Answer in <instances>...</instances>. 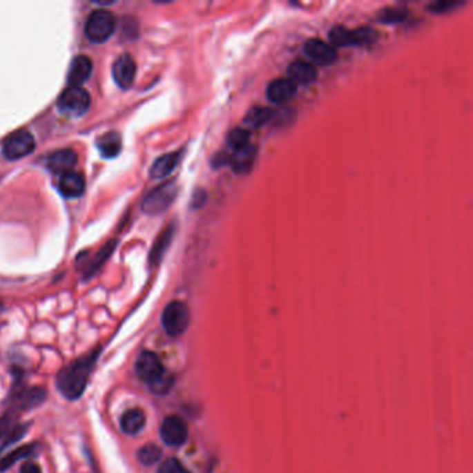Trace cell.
<instances>
[{
    "label": "cell",
    "instance_id": "1",
    "mask_svg": "<svg viewBox=\"0 0 473 473\" xmlns=\"http://www.w3.org/2000/svg\"><path fill=\"white\" fill-rule=\"evenodd\" d=\"M97 354L99 351L89 354L85 358L77 360L59 374L56 385L66 398L77 400L82 396V393L86 389L88 379L90 376V371L93 368Z\"/></svg>",
    "mask_w": 473,
    "mask_h": 473
},
{
    "label": "cell",
    "instance_id": "2",
    "mask_svg": "<svg viewBox=\"0 0 473 473\" xmlns=\"http://www.w3.org/2000/svg\"><path fill=\"white\" fill-rule=\"evenodd\" d=\"M115 26L117 21L113 13L97 9L86 20L85 35L93 44H103L114 34Z\"/></svg>",
    "mask_w": 473,
    "mask_h": 473
},
{
    "label": "cell",
    "instance_id": "3",
    "mask_svg": "<svg viewBox=\"0 0 473 473\" xmlns=\"http://www.w3.org/2000/svg\"><path fill=\"white\" fill-rule=\"evenodd\" d=\"M163 327L170 336L182 335L191 322V312L185 302L173 301L170 302L163 312Z\"/></svg>",
    "mask_w": 473,
    "mask_h": 473
},
{
    "label": "cell",
    "instance_id": "4",
    "mask_svg": "<svg viewBox=\"0 0 473 473\" xmlns=\"http://www.w3.org/2000/svg\"><path fill=\"white\" fill-rule=\"evenodd\" d=\"M178 188L174 181H170L159 188H155L153 192H150L144 200H143V211L150 215L162 214L166 211L177 197Z\"/></svg>",
    "mask_w": 473,
    "mask_h": 473
},
{
    "label": "cell",
    "instance_id": "5",
    "mask_svg": "<svg viewBox=\"0 0 473 473\" xmlns=\"http://www.w3.org/2000/svg\"><path fill=\"white\" fill-rule=\"evenodd\" d=\"M57 106L60 111L68 115H81L90 106L89 93L81 86H68L59 97Z\"/></svg>",
    "mask_w": 473,
    "mask_h": 473
},
{
    "label": "cell",
    "instance_id": "6",
    "mask_svg": "<svg viewBox=\"0 0 473 473\" xmlns=\"http://www.w3.org/2000/svg\"><path fill=\"white\" fill-rule=\"evenodd\" d=\"M135 372L140 380L147 383L148 386L154 383L157 379L162 378L167 371L162 364L159 356L153 351H143L136 361Z\"/></svg>",
    "mask_w": 473,
    "mask_h": 473
},
{
    "label": "cell",
    "instance_id": "7",
    "mask_svg": "<svg viewBox=\"0 0 473 473\" xmlns=\"http://www.w3.org/2000/svg\"><path fill=\"white\" fill-rule=\"evenodd\" d=\"M35 148V139L28 131H20L10 136L3 144V154L8 160H20Z\"/></svg>",
    "mask_w": 473,
    "mask_h": 473
},
{
    "label": "cell",
    "instance_id": "8",
    "mask_svg": "<svg viewBox=\"0 0 473 473\" xmlns=\"http://www.w3.org/2000/svg\"><path fill=\"white\" fill-rule=\"evenodd\" d=\"M160 436L167 445L180 447L188 438V426L181 416L170 415L162 423Z\"/></svg>",
    "mask_w": 473,
    "mask_h": 473
},
{
    "label": "cell",
    "instance_id": "9",
    "mask_svg": "<svg viewBox=\"0 0 473 473\" xmlns=\"http://www.w3.org/2000/svg\"><path fill=\"white\" fill-rule=\"evenodd\" d=\"M304 53L320 66H331L338 60V52L331 45L321 39H309L304 45Z\"/></svg>",
    "mask_w": 473,
    "mask_h": 473
},
{
    "label": "cell",
    "instance_id": "10",
    "mask_svg": "<svg viewBox=\"0 0 473 473\" xmlns=\"http://www.w3.org/2000/svg\"><path fill=\"white\" fill-rule=\"evenodd\" d=\"M136 77V64L129 55L119 56L113 66V78L121 89L132 86Z\"/></svg>",
    "mask_w": 473,
    "mask_h": 473
},
{
    "label": "cell",
    "instance_id": "11",
    "mask_svg": "<svg viewBox=\"0 0 473 473\" xmlns=\"http://www.w3.org/2000/svg\"><path fill=\"white\" fill-rule=\"evenodd\" d=\"M77 153L71 148H61L55 153H52L48 157L46 167L53 174H66L68 171H73V167L77 164Z\"/></svg>",
    "mask_w": 473,
    "mask_h": 473
},
{
    "label": "cell",
    "instance_id": "12",
    "mask_svg": "<svg viewBox=\"0 0 473 473\" xmlns=\"http://www.w3.org/2000/svg\"><path fill=\"white\" fill-rule=\"evenodd\" d=\"M85 178L77 171H68L60 177L59 191L67 199L79 197L85 192Z\"/></svg>",
    "mask_w": 473,
    "mask_h": 473
},
{
    "label": "cell",
    "instance_id": "13",
    "mask_svg": "<svg viewBox=\"0 0 473 473\" xmlns=\"http://www.w3.org/2000/svg\"><path fill=\"white\" fill-rule=\"evenodd\" d=\"M92 60L86 56H77L70 67L67 81L70 86H81L92 74Z\"/></svg>",
    "mask_w": 473,
    "mask_h": 473
},
{
    "label": "cell",
    "instance_id": "14",
    "mask_svg": "<svg viewBox=\"0 0 473 473\" xmlns=\"http://www.w3.org/2000/svg\"><path fill=\"white\" fill-rule=\"evenodd\" d=\"M181 160V153H170L164 154L157 159L151 168H150V177L153 180H163L167 178L174 173L177 166L180 164Z\"/></svg>",
    "mask_w": 473,
    "mask_h": 473
},
{
    "label": "cell",
    "instance_id": "15",
    "mask_svg": "<svg viewBox=\"0 0 473 473\" xmlns=\"http://www.w3.org/2000/svg\"><path fill=\"white\" fill-rule=\"evenodd\" d=\"M289 79L294 84L309 85L317 79V68L305 60H296L289 66Z\"/></svg>",
    "mask_w": 473,
    "mask_h": 473
},
{
    "label": "cell",
    "instance_id": "16",
    "mask_svg": "<svg viewBox=\"0 0 473 473\" xmlns=\"http://www.w3.org/2000/svg\"><path fill=\"white\" fill-rule=\"evenodd\" d=\"M296 84L289 78H278L272 81L267 89V96L273 103H283L296 95Z\"/></svg>",
    "mask_w": 473,
    "mask_h": 473
},
{
    "label": "cell",
    "instance_id": "17",
    "mask_svg": "<svg viewBox=\"0 0 473 473\" xmlns=\"http://www.w3.org/2000/svg\"><path fill=\"white\" fill-rule=\"evenodd\" d=\"M255 154H257V147L249 143L247 146L236 150L231 155L229 164L239 174L247 173V171H250V168H251V166H253V163L255 160Z\"/></svg>",
    "mask_w": 473,
    "mask_h": 473
},
{
    "label": "cell",
    "instance_id": "18",
    "mask_svg": "<svg viewBox=\"0 0 473 473\" xmlns=\"http://www.w3.org/2000/svg\"><path fill=\"white\" fill-rule=\"evenodd\" d=\"M146 425V415L139 408H131L121 416V429L126 434H137Z\"/></svg>",
    "mask_w": 473,
    "mask_h": 473
},
{
    "label": "cell",
    "instance_id": "19",
    "mask_svg": "<svg viewBox=\"0 0 473 473\" xmlns=\"http://www.w3.org/2000/svg\"><path fill=\"white\" fill-rule=\"evenodd\" d=\"M97 148L104 159L117 157L122 148L121 136L117 132H107L97 140Z\"/></svg>",
    "mask_w": 473,
    "mask_h": 473
},
{
    "label": "cell",
    "instance_id": "20",
    "mask_svg": "<svg viewBox=\"0 0 473 473\" xmlns=\"http://www.w3.org/2000/svg\"><path fill=\"white\" fill-rule=\"evenodd\" d=\"M272 118V110L268 107L255 106L249 110L244 117V122L253 128H260Z\"/></svg>",
    "mask_w": 473,
    "mask_h": 473
},
{
    "label": "cell",
    "instance_id": "21",
    "mask_svg": "<svg viewBox=\"0 0 473 473\" xmlns=\"http://www.w3.org/2000/svg\"><path fill=\"white\" fill-rule=\"evenodd\" d=\"M34 448H35V445L27 444V445H24V447H20V448H16V450L10 451L6 456H3L2 459H0V472L8 470V469L12 467L17 461L30 456V455L34 452Z\"/></svg>",
    "mask_w": 473,
    "mask_h": 473
},
{
    "label": "cell",
    "instance_id": "22",
    "mask_svg": "<svg viewBox=\"0 0 473 473\" xmlns=\"http://www.w3.org/2000/svg\"><path fill=\"white\" fill-rule=\"evenodd\" d=\"M163 455V451L160 447H157L155 444H146L137 451V459L143 465H154L160 461Z\"/></svg>",
    "mask_w": 473,
    "mask_h": 473
},
{
    "label": "cell",
    "instance_id": "23",
    "mask_svg": "<svg viewBox=\"0 0 473 473\" xmlns=\"http://www.w3.org/2000/svg\"><path fill=\"white\" fill-rule=\"evenodd\" d=\"M329 38H331V45L335 46H340V48H346V46H353V31L347 30L345 27H335L331 30L329 32Z\"/></svg>",
    "mask_w": 473,
    "mask_h": 473
},
{
    "label": "cell",
    "instance_id": "24",
    "mask_svg": "<svg viewBox=\"0 0 473 473\" xmlns=\"http://www.w3.org/2000/svg\"><path fill=\"white\" fill-rule=\"evenodd\" d=\"M46 397V393L44 389L41 387H35V389H30L28 392H26L23 396H21V400H20V405L21 408L24 409H28V408H34V407H38L39 404L44 403Z\"/></svg>",
    "mask_w": 473,
    "mask_h": 473
},
{
    "label": "cell",
    "instance_id": "25",
    "mask_svg": "<svg viewBox=\"0 0 473 473\" xmlns=\"http://www.w3.org/2000/svg\"><path fill=\"white\" fill-rule=\"evenodd\" d=\"M250 133L247 129L244 128H233L226 137V142L229 144L231 148H233L235 151L247 146L250 142Z\"/></svg>",
    "mask_w": 473,
    "mask_h": 473
},
{
    "label": "cell",
    "instance_id": "26",
    "mask_svg": "<svg viewBox=\"0 0 473 473\" xmlns=\"http://www.w3.org/2000/svg\"><path fill=\"white\" fill-rule=\"evenodd\" d=\"M173 235H174V228H173V226L167 228V229L163 232V235L160 236L159 240H157V243H155V246H154V249H153V251H151V260H153V261H159V260L163 257L166 249H167V247L170 246V243H171Z\"/></svg>",
    "mask_w": 473,
    "mask_h": 473
},
{
    "label": "cell",
    "instance_id": "27",
    "mask_svg": "<svg viewBox=\"0 0 473 473\" xmlns=\"http://www.w3.org/2000/svg\"><path fill=\"white\" fill-rule=\"evenodd\" d=\"M407 15H408V12L405 9L387 8L379 13V20L382 23H386V24H394V23L403 21L407 17Z\"/></svg>",
    "mask_w": 473,
    "mask_h": 473
},
{
    "label": "cell",
    "instance_id": "28",
    "mask_svg": "<svg viewBox=\"0 0 473 473\" xmlns=\"http://www.w3.org/2000/svg\"><path fill=\"white\" fill-rule=\"evenodd\" d=\"M353 31V46H360V45H367L372 44L378 34L372 28H358V30H351Z\"/></svg>",
    "mask_w": 473,
    "mask_h": 473
},
{
    "label": "cell",
    "instance_id": "29",
    "mask_svg": "<svg viewBox=\"0 0 473 473\" xmlns=\"http://www.w3.org/2000/svg\"><path fill=\"white\" fill-rule=\"evenodd\" d=\"M174 385V378L170 372H166L162 378L157 379L154 383L150 385V390L154 393V394H159V396H163L166 393H168L171 390Z\"/></svg>",
    "mask_w": 473,
    "mask_h": 473
},
{
    "label": "cell",
    "instance_id": "30",
    "mask_svg": "<svg viewBox=\"0 0 473 473\" xmlns=\"http://www.w3.org/2000/svg\"><path fill=\"white\" fill-rule=\"evenodd\" d=\"M159 473H191L181 461L177 458H170L164 461L159 469Z\"/></svg>",
    "mask_w": 473,
    "mask_h": 473
},
{
    "label": "cell",
    "instance_id": "31",
    "mask_svg": "<svg viewBox=\"0 0 473 473\" xmlns=\"http://www.w3.org/2000/svg\"><path fill=\"white\" fill-rule=\"evenodd\" d=\"M28 430V426L27 425H23V426H15L9 433H8V437L2 445V448H8L10 447L13 443H17L20 438H23V436H26Z\"/></svg>",
    "mask_w": 473,
    "mask_h": 473
},
{
    "label": "cell",
    "instance_id": "32",
    "mask_svg": "<svg viewBox=\"0 0 473 473\" xmlns=\"http://www.w3.org/2000/svg\"><path fill=\"white\" fill-rule=\"evenodd\" d=\"M455 6H459V2H436L427 6V9L432 10L433 13H444L445 10L452 9Z\"/></svg>",
    "mask_w": 473,
    "mask_h": 473
},
{
    "label": "cell",
    "instance_id": "33",
    "mask_svg": "<svg viewBox=\"0 0 473 473\" xmlns=\"http://www.w3.org/2000/svg\"><path fill=\"white\" fill-rule=\"evenodd\" d=\"M206 200H207L206 192H204V191H197V192L195 193V196H193L192 207H193V209H199V207H202V206L206 203Z\"/></svg>",
    "mask_w": 473,
    "mask_h": 473
},
{
    "label": "cell",
    "instance_id": "34",
    "mask_svg": "<svg viewBox=\"0 0 473 473\" xmlns=\"http://www.w3.org/2000/svg\"><path fill=\"white\" fill-rule=\"evenodd\" d=\"M20 473H42V470H41V467H39L38 463H35V462H32V461H28V462H26V463L21 466Z\"/></svg>",
    "mask_w": 473,
    "mask_h": 473
}]
</instances>
